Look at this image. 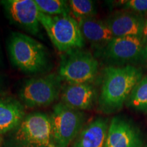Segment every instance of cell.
<instances>
[{"mask_svg": "<svg viewBox=\"0 0 147 147\" xmlns=\"http://www.w3.org/2000/svg\"><path fill=\"white\" fill-rule=\"evenodd\" d=\"M8 50L10 61L19 70L36 74L46 70L49 55L42 44L22 33L13 32L8 40Z\"/></svg>", "mask_w": 147, "mask_h": 147, "instance_id": "obj_2", "label": "cell"}, {"mask_svg": "<svg viewBox=\"0 0 147 147\" xmlns=\"http://www.w3.org/2000/svg\"><path fill=\"white\" fill-rule=\"evenodd\" d=\"M145 18L146 16L124 10L111 14L105 22L114 37L141 38Z\"/></svg>", "mask_w": 147, "mask_h": 147, "instance_id": "obj_11", "label": "cell"}, {"mask_svg": "<svg viewBox=\"0 0 147 147\" xmlns=\"http://www.w3.org/2000/svg\"><path fill=\"white\" fill-rule=\"evenodd\" d=\"M108 127L107 119H94L82 129L73 147H105Z\"/></svg>", "mask_w": 147, "mask_h": 147, "instance_id": "obj_13", "label": "cell"}, {"mask_svg": "<svg viewBox=\"0 0 147 147\" xmlns=\"http://www.w3.org/2000/svg\"><path fill=\"white\" fill-rule=\"evenodd\" d=\"M96 91L90 83H68L62 88L61 103L77 110H89L94 105Z\"/></svg>", "mask_w": 147, "mask_h": 147, "instance_id": "obj_12", "label": "cell"}, {"mask_svg": "<svg viewBox=\"0 0 147 147\" xmlns=\"http://www.w3.org/2000/svg\"><path fill=\"white\" fill-rule=\"evenodd\" d=\"M127 104L138 111H147V76L143 77L135 86L127 100Z\"/></svg>", "mask_w": 147, "mask_h": 147, "instance_id": "obj_16", "label": "cell"}, {"mask_svg": "<svg viewBox=\"0 0 147 147\" xmlns=\"http://www.w3.org/2000/svg\"><path fill=\"white\" fill-rule=\"evenodd\" d=\"M50 118L56 147H68L80 134L84 121L81 111L69 108L61 102L53 106Z\"/></svg>", "mask_w": 147, "mask_h": 147, "instance_id": "obj_7", "label": "cell"}, {"mask_svg": "<svg viewBox=\"0 0 147 147\" xmlns=\"http://www.w3.org/2000/svg\"><path fill=\"white\" fill-rule=\"evenodd\" d=\"M104 55L120 66H135L147 60V45L138 37H115L104 49Z\"/></svg>", "mask_w": 147, "mask_h": 147, "instance_id": "obj_8", "label": "cell"}, {"mask_svg": "<svg viewBox=\"0 0 147 147\" xmlns=\"http://www.w3.org/2000/svg\"><path fill=\"white\" fill-rule=\"evenodd\" d=\"M141 39H142V42H144V44L147 45V16H146V18H145L142 33V35H141Z\"/></svg>", "mask_w": 147, "mask_h": 147, "instance_id": "obj_20", "label": "cell"}, {"mask_svg": "<svg viewBox=\"0 0 147 147\" xmlns=\"http://www.w3.org/2000/svg\"><path fill=\"white\" fill-rule=\"evenodd\" d=\"M105 147H143L140 134L129 121L115 117L108 127Z\"/></svg>", "mask_w": 147, "mask_h": 147, "instance_id": "obj_10", "label": "cell"}, {"mask_svg": "<svg viewBox=\"0 0 147 147\" xmlns=\"http://www.w3.org/2000/svg\"><path fill=\"white\" fill-rule=\"evenodd\" d=\"M40 12L49 16L71 15L68 1L63 0H34Z\"/></svg>", "mask_w": 147, "mask_h": 147, "instance_id": "obj_17", "label": "cell"}, {"mask_svg": "<svg viewBox=\"0 0 147 147\" xmlns=\"http://www.w3.org/2000/svg\"><path fill=\"white\" fill-rule=\"evenodd\" d=\"M23 106L13 97L0 96V134L17 127L25 117Z\"/></svg>", "mask_w": 147, "mask_h": 147, "instance_id": "obj_15", "label": "cell"}, {"mask_svg": "<svg viewBox=\"0 0 147 147\" xmlns=\"http://www.w3.org/2000/svg\"><path fill=\"white\" fill-rule=\"evenodd\" d=\"M123 9L140 15L147 16V0H128L123 1Z\"/></svg>", "mask_w": 147, "mask_h": 147, "instance_id": "obj_19", "label": "cell"}, {"mask_svg": "<svg viewBox=\"0 0 147 147\" xmlns=\"http://www.w3.org/2000/svg\"><path fill=\"white\" fill-rule=\"evenodd\" d=\"M98 69V61L91 53L75 49L62 57L58 74L68 83H91Z\"/></svg>", "mask_w": 147, "mask_h": 147, "instance_id": "obj_6", "label": "cell"}, {"mask_svg": "<svg viewBox=\"0 0 147 147\" xmlns=\"http://www.w3.org/2000/svg\"><path fill=\"white\" fill-rule=\"evenodd\" d=\"M142 78V71L134 65L106 67L99 97L101 110L106 114L120 110L132 90Z\"/></svg>", "mask_w": 147, "mask_h": 147, "instance_id": "obj_1", "label": "cell"}, {"mask_svg": "<svg viewBox=\"0 0 147 147\" xmlns=\"http://www.w3.org/2000/svg\"><path fill=\"white\" fill-rule=\"evenodd\" d=\"M1 138L0 136V145H1Z\"/></svg>", "mask_w": 147, "mask_h": 147, "instance_id": "obj_22", "label": "cell"}, {"mask_svg": "<svg viewBox=\"0 0 147 147\" xmlns=\"http://www.w3.org/2000/svg\"><path fill=\"white\" fill-rule=\"evenodd\" d=\"M146 147H147V146H146Z\"/></svg>", "mask_w": 147, "mask_h": 147, "instance_id": "obj_23", "label": "cell"}, {"mask_svg": "<svg viewBox=\"0 0 147 147\" xmlns=\"http://www.w3.org/2000/svg\"><path fill=\"white\" fill-rule=\"evenodd\" d=\"M68 3L70 14L77 21L93 17L96 14L95 4L91 0H70Z\"/></svg>", "mask_w": 147, "mask_h": 147, "instance_id": "obj_18", "label": "cell"}, {"mask_svg": "<svg viewBox=\"0 0 147 147\" xmlns=\"http://www.w3.org/2000/svg\"><path fill=\"white\" fill-rule=\"evenodd\" d=\"M4 88H5V84L4 81H3V79L1 76H0V95H2L4 91Z\"/></svg>", "mask_w": 147, "mask_h": 147, "instance_id": "obj_21", "label": "cell"}, {"mask_svg": "<svg viewBox=\"0 0 147 147\" xmlns=\"http://www.w3.org/2000/svg\"><path fill=\"white\" fill-rule=\"evenodd\" d=\"M15 130L14 139L20 147H56L51 118L45 113L29 114Z\"/></svg>", "mask_w": 147, "mask_h": 147, "instance_id": "obj_5", "label": "cell"}, {"mask_svg": "<svg viewBox=\"0 0 147 147\" xmlns=\"http://www.w3.org/2000/svg\"><path fill=\"white\" fill-rule=\"evenodd\" d=\"M78 22L84 40L95 47L104 49L115 38L105 21L91 17L78 20Z\"/></svg>", "mask_w": 147, "mask_h": 147, "instance_id": "obj_14", "label": "cell"}, {"mask_svg": "<svg viewBox=\"0 0 147 147\" xmlns=\"http://www.w3.org/2000/svg\"><path fill=\"white\" fill-rule=\"evenodd\" d=\"M39 21L58 51L67 53L83 48L84 39L78 21L73 16H52L40 12Z\"/></svg>", "mask_w": 147, "mask_h": 147, "instance_id": "obj_3", "label": "cell"}, {"mask_svg": "<svg viewBox=\"0 0 147 147\" xmlns=\"http://www.w3.org/2000/svg\"><path fill=\"white\" fill-rule=\"evenodd\" d=\"M9 20L29 34H40V10L34 0H5L1 1Z\"/></svg>", "mask_w": 147, "mask_h": 147, "instance_id": "obj_9", "label": "cell"}, {"mask_svg": "<svg viewBox=\"0 0 147 147\" xmlns=\"http://www.w3.org/2000/svg\"><path fill=\"white\" fill-rule=\"evenodd\" d=\"M62 79L50 74L27 80L18 93L21 102L29 108L45 107L55 102L61 95Z\"/></svg>", "mask_w": 147, "mask_h": 147, "instance_id": "obj_4", "label": "cell"}]
</instances>
